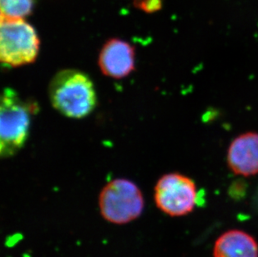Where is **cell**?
Instances as JSON below:
<instances>
[{"mask_svg":"<svg viewBox=\"0 0 258 257\" xmlns=\"http://www.w3.org/2000/svg\"><path fill=\"white\" fill-rule=\"evenodd\" d=\"M52 106L63 116L83 119L97 104L95 85L88 75L75 69L58 71L48 89Z\"/></svg>","mask_w":258,"mask_h":257,"instance_id":"cell-1","label":"cell"},{"mask_svg":"<svg viewBox=\"0 0 258 257\" xmlns=\"http://www.w3.org/2000/svg\"><path fill=\"white\" fill-rule=\"evenodd\" d=\"M34 104L26 102L15 90L6 88L0 107V155L8 158L17 153L27 141L30 115Z\"/></svg>","mask_w":258,"mask_h":257,"instance_id":"cell-2","label":"cell"},{"mask_svg":"<svg viewBox=\"0 0 258 257\" xmlns=\"http://www.w3.org/2000/svg\"><path fill=\"white\" fill-rule=\"evenodd\" d=\"M99 208L105 221L115 225H125L143 213V194L132 180L115 179L105 184L100 192Z\"/></svg>","mask_w":258,"mask_h":257,"instance_id":"cell-3","label":"cell"},{"mask_svg":"<svg viewBox=\"0 0 258 257\" xmlns=\"http://www.w3.org/2000/svg\"><path fill=\"white\" fill-rule=\"evenodd\" d=\"M39 37L24 19L1 18L0 60L9 67L34 63L39 55Z\"/></svg>","mask_w":258,"mask_h":257,"instance_id":"cell-4","label":"cell"},{"mask_svg":"<svg viewBox=\"0 0 258 257\" xmlns=\"http://www.w3.org/2000/svg\"><path fill=\"white\" fill-rule=\"evenodd\" d=\"M154 199L157 208L167 216H186L197 204V184L191 178L180 173H168L156 182Z\"/></svg>","mask_w":258,"mask_h":257,"instance_id":"cell-5","label":"cell"},{"mask_svg":"<svg viewBox=\"0 0 258 257\" xmlns=\"http://www.w3.org/2000/svg\"><path fill=\"white\" fill-rule=\"evenodd\" d=\"M227 162L235 175H258V132L248 131L236 136L227 150Z\"/></svg>","mask_w":258,"mask_h":257,"instance_id":"cell-6","label":"cell"},{"mask_svg":"<svg viewBox=\"0 0 258 257\" xmlns=\"http://www.w3.org/2000/svg\"><path fill=\"white\" fill-rule=\"evenodd\" d=\"M135 49L119 39L108 40L100 50L98 65L103 75L115 80L130 76L135 70Z\"/></svg>","mask_w":258,"mask_h":257,"instance_id":"cell-7","label":"cell"},{"mask_svg":"<svg viewBox=\"0 0 258 257\" xmlns=\"http://www.w3.org/2000/svg\"><path fill=\"white\" fill-rule=\"evenodd\" d=\"M214 257H258V245L251 235L231 230L223 233L215 243Z\"/></svg>","mask_w":258,"mask_h":257,"instance_id":"cell-8","label":"cell"},{"mask_svg":"<svg viewBox=\"0 0 258 257\" xmlns=\"http://www.w3.org/2000/svg\"><path fill=\"white\" fill-rule=\"evenodd\" d=\"M34 0H0L1 18L25 19L30 15Z\"/></svg>","mask_w":258,"mask_h":257,"instance_id":"cell-9","label":"cell"},{"mask_svg":"<svg viewBox=\"0 0 258 257\" xmlns=\"http://www.w3.org/2000/svg\"><path fill=\"white\" fill-rule=\"evenodd\" d=\"M137 7L146 13H155L162 7V0H140L137 1Z\"/></svg>","mask_w":258,"mask_h":257,"instance_id":"cell-10","label":"cell"}]
</instances>
